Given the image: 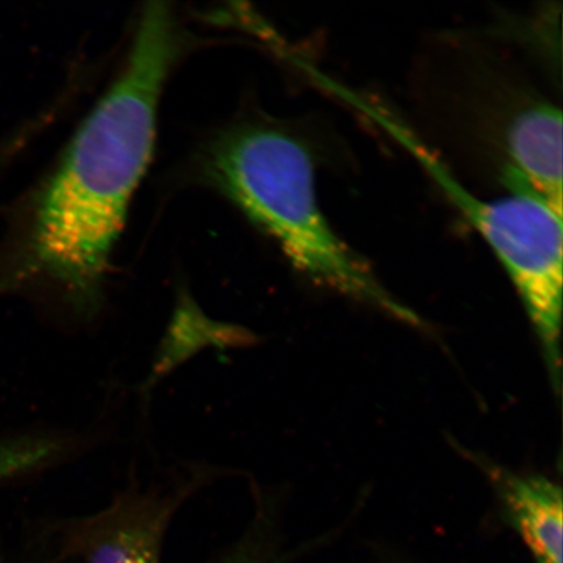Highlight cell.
I'll return each mask as SVG.
<instances>
[{
  "mask_svg": "<svg viewBox=\"0 0 563 563\" xmlns=\"http://www.w3.org/2000/svg\"><path fill=\"white\" fill-rule=\"evenodd\" d=\"M197 168L302 276L408 325H424L330 227L317 197L312 153L294 133L263 121L232 124L203 147Z\"/></svg>",
  "mask_w": 563,
  "mask_h": 563,
  "instance_id": "obj_2",
  "label": "cell"
},
{
  "mask_svg": "<svg viewBox=\"0 0 563 563\" xmlns=\"http://www.w3.org/2000/svg\"><path fill=\"white\" fill-rule=\"evenodd\" d=\"M196 463L168 481L131 482L103 509L59 525L58 554L73 563H162L168 530L189 499L220 476Z\"/></svg>",
  "mask_w": 563,
  "mask_h": 563,
  "instance_id": "obj_4",
  "label": "cell"
},
{
  "mask_svg": "<svg viewBox=\"0 0 563 563\" xmlns=\"http://www.w3.org/2000/svg\"><path fill=\"white\" fill-rule=\"evenodd\" d=\"M508 175L525 183L562 216V114L545 101L520 110L506 131Z\"/></svg>",
  "mask_w": 563,
  "mask_h": 563,
  "instance_id": "obj_7",
  "label": "cell"
},
{
  "mask_svg": "<svg viewBox=\"0 0 563 563\" xmlns=\"http://www.w3.org/2000/svg\"><path fill=\"white\" fill-rule=\"evenodd\" d=\"M506 517L530 548L534 563H562V490L551 478L518 474L478 455Z\"/></svg>",
  "mask_w": 563,
  "mask_h": 563,
  "instance_id": "obj_6",
  "label": "cell"
},
{
  "mask_svg": "<svg viewBox=\"0 0 563 563\" xmlns=\"http://www.w3.org/2000/svg\"><path fill=\"white\" fill-rule=\"evenodd\" d=\"M258 343L260 336L253 330L241 323L213 319L186 286H179L164 335L139 386L140 397L150 399L161 383L203 351H239Z\"/></svg>",
  "mask_w": 563,
  "mask_h": 563,
  "instance_id": "obj_5",
  "label": "cell"
},
{
  "mask_svg": "<svg viewBox=\"0 0 563 563\" xmlns=\"http://www.w3.org/2000/svg\"><path fill=\"white\" fill-rule=\"evenodd\" d=\"M189 44L167 4L141 13L109 89L53 166L0 209V294L44 295L74 327L102 314L112 255L152 159L161 97Z\"/></svg>",
  "mask_w": 563,
  "mask_h": 563,
  "instance_id": "obj_1",
  "label": "cell"
},
{
  "mask_svg": "<svg viewBox=\"0 0 563 563\" xmlns=\"http://www.w3.org/2000/svg\"><path fill=\"white\" fill-rule=\"evenodd\" d=\"M252 495L256 510L249 527L209 563H277L272 499L257 487L252 488Z\"/></svg>",
  "mask_w": 563,
  "mask_h": 563,
  "instance_id": "obj_8",
  "label": "cell"
},
{
  "mask_svg": "<svg viewBox=\"0 0 563 563\" xmlns=\"http://www.w3.org/2000/svg\"><path fill=\"white\" fill-rule=\"evenodd\" d=\"M413 153L490 245L516 286L540 343L555 391L561 389L562 216L525 183L506 176L512 194L481 200L397 123L385 124Z\"/></svg>",
  "mask_w": 563,
  "mask_h": 563,
  "instance_id": "obj_3",
  "label": "cell"
},
{
  "mask_svg": "<svg viewBox=\"0 0 563 563\" xmlns=\"http://www.w3.org/2000/svg\"><path fill=\"white\" fill-rule=\"evenodd\" d=\"M19 154L20 150L15 141L10 137L0 140V178H3V175L19 157Z\"/></svg>",
  "mask_w": 563,
  "mask_h": 563,
  "instance_id": "obj_9",
  "label": "cell"
}]
</instances>
